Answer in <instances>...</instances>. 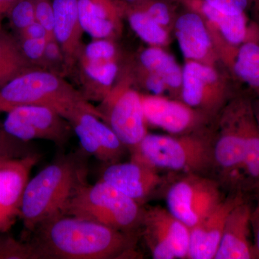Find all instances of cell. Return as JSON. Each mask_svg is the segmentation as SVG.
I'll use <instances>...</instances> for the list:
<instances>
[{
	"instance_id": "obj_32",
	"label": "cell",
	"mask_w": 259,
	"mask_h": 259,
	"mask_svg": "<svg viewBox=\"0 0 259 259\" xmlns=\"http://www.w3.org/2000/svg\"><path fill=\"white\" fill-rule=\"evenodd\" d=\"M48 37H26L23 38L22 44H20L24 55L29 61H37L41 59L45 52Z\"/></svg>"
},
{
	"instance_id": "obj_20",
	"label": "cell",
	"mask_w": 259,
	"mask_h": 259,
	"mask_svg": "<svg viewBox=\"0 0 259 259\" xmlns=\"http://www.w3.org/2000/svg\"><path fill=\"white\" fill-rule=\"evenodd\" d=\"M203 18L217 27L221 35L231 46H240L247 36L245 13L231 14L213 8L202 0H182Z\"/></svg>"
},
{
	"instance_id": "obj_14",
	"label": "cell",
	"mask_w": 259,
	"mask_h": 259,
	"mask_svg": "<svg viewBox=\"0 0 259 259\" xmlns=\"http://www.w3.org/2000/svg\"><path fill=\"white\" fill-rule=\"evenodd\" d=\"M245 198L243 192H235L226 199H223L212 212L190 228L187 258L214 259L228 215L232 209Z\"/></svg>"
},
{
	"instance_id": "obj_8",
	"label": "cell",
	"mask_w": 259,
	"mask_h": 259,
	"mask_svg": "<svg viewBox=\"0 0 259 259\" xmlns=\"http://www.w3.org/2000/svg\"><path fill=\"white\" fill-rule=\"evenodd\" d=\"M222 200L218 184L198 174H187L172 184L166 197L167 209L190 228L202 221Z\"/></svg>"
},
{
	"instance_id": "obj_6",
	"label": "cell",
	"mask_w": 259,
	"mask_h": 259,
	"mask_svg": "<svg viewBox=\"0 0 259 259\" xmlns=\"http://www.w3.org/2000/svg\"><path fill=\"white\" fill-rule=\"evenodd\" d=\"M6 114L2 128L19 141L47 140L64 147L71 137L73 129L69 121L51 107L23 105Z\"/></svg>"
},
{
	"instance_id": "obj_19",
	"label": "cell",
	"mask_w": 259,
	"mask_h": 259,
	"mask_svg": "<svg viewBox=\"0 0 259 259\" xmlns=\"http://www.w3.org/2000/svg\"><path fill=\"white\" fill-rule=\"evenodd\" d=\"M54 38L68 61L76 55L82 29L79 23L78 0H54Z\"/></svg>"
},
{
	"instance_id": "obj_12",
	"label": "cell",
	"mask_w": 259,
	"mask_h": 259,
	"mask_svg": "<svg viewBox=\"0 0 259 259\" xmlns=\"http://www.w3.org/2000/svg\"><path fill=\"white\" fill-rule=\"evenodd\" d=\"M81 150L105 164L120 161L127 148L107 124L93 112L82 110L69 120Z\"/></svg>"
},
{
	"instance_id": "obj_7",
	"label": "cell",
	"mask_w": 259,
	"mask_h": 259,
	"mask_svg": "<svg viewBox=\"0 0 259 259\" xmlns=\"http://www.w3.org/2000/svg\"><path fill=\"white\" fill-rule=\"evenodd\" d=\"M250 99H234L225 110L221 133L213 146V158L233 187L245 156V122L253 109Z\"/></svg>"
},
{
	"instance_id": "obj_38",
	"label": "cell",
	"mask_w": 259,
	"mask_h": 259,
	"mask_svg": "<svg viewBox=\"0 0 259 259\" xmlns=\"http://www.w3.org/2000/svg\"><path fill=\"white\" fill-rule=\"evenodd\" d=\"M44 55L49 60H56L60 56V48L57 41L51 40V38L48 40L46 47Z\"/></svg>"
},
{
	"instance_id": "obj_37",
	"label": "cell",
	"mask_w": 259,
	"mask_h": 259,
	"mask_svg": "<svg viewBox=\"0 0 259 259\" xmlns=\"http://www.w3.org/2000/svg\"><path fill=\"white\" fill-rule=\"evenodd\" d=\"M20 33H21L23 38H26V37H33V38L48 37V38L51 39L47 30L37 21L34 22L31 25H29L28 28L20 32Z\"/></svg>"
},
{
	"instance_id": "obj_30",
	"label": "cell",
	"mask_w": 259,
	"mask_h": 259,
	"mask_svg": "<svg viewBox=\"0 0 259 259\" xmlns=\"http://www.w3.org/2000/svg\"><path fill=\"white\" fill-rule=\"evenodd\" d=\"M84 55L87 61L91 62L112 61L115 55V48L108 40H95L85 48Z\"/></svg>"
},
{
	"instance_id": "obj_39",
	"label": "cell",
	"mask_w": 259,
	"mask_h": 259,
	"mask_svg": "<svg viewBox=\"0 0 259 259\" xmlns=\"http://www.w3.org/2000/svg\"><path fill=\"white\" fill-rule=\"evenodd\" d=\"M18 0H0V23L5 16H8L10 10Z\"/></svg>"
},
{
	"instance_id": "obj_9",
	"label": "cell",
	"mask_w": 259,
	"mask_h": 259,
	"mask_svg": "<svg viewBox=\"0 0 259 259\" xmlns=\"http://www.w3.org/2000/svg\"><path fill=\"white\" fill-rule=\"evenodd\" d=\"M141 228L153 258H187L190 228L167 208L144 209Z\"/></svg>"
},
{
	"instance_id": "obj_29",
	"label": "cell",
	"mask_w": 259,
	"mask_h": 259,
	"mask_svg": "<svg viewBox=\"0 0 259 259\" xmlns=\"http://www.w3.org/2000/svg\"><path fill=\"white\" fill-rule=\"evenodd\" d=\"M34 152L28 143L19 141L4 133L0 137V163L11 158L23 157Z\"/></svg>"
},
{
	"instance_id": "obj_15",
	"label": "cell",
	"mask_w": 259,
	"mask_h": 259,
	"mask_svg": "<svg viewBox=\"0 0 259 259\" xmlns=\"http://www.w3.org/2000/svg\"><path fill=\"white\" fill-rule=\"evenodd\" d=\"M245 199L230 212L214 259L258 258L252 233V205Z\"/></svg>"
},
{
	"instance_id": "obj_11",
	"label": "cell",
	"mask_w": 259,
	"mask_h": 259,
	"mask_svg": "<svg viewBox=\"0 0 259 259\" xmlns=\"http://www.w3.org/2000/svg\"><path fill=\"white\" fill-rule=\"evenodd\" d=\"M105 110H98L102 118L130 151L148 134L141 95L125 90L107 98Z\"/></svg>"
},
{
	"instance_id": "obj_13",
	"label": "cell",
	"mask_w": 259,
	"mask_h": 259,
	"mask_svg": "<svg viewBox=\"0 0 259 259\" xmlns=\"http://www.w3.org/2000/svg\"><path fill=\"white\" fill-rule=\"evenodd\" d=\"M138 203L144 202L161 185L158 170L137 160L107 164L100 180Z\"/></svg>"
},
{
	"instance_id": "obj_27",
	"label": "cell",
	"mask_w": 259,
	"mask_h": 259,
	"mask_svg": "<svg viewBox=\"0 0 259 259\" xmlns=\"http://www.w3.org/2000/svg\"><path fill=\"white\" fill-rule=\"evenodd\" d=\"M117 66L112 61L91 62L87 61L84 71L89 77L105 88L111 86L117 74Z\"/></svg>"
},
{
	"instance_id": "obj_17",
	"label": "cell",
	"mask_w": 259,
	"mask_h": 259,
	"mask_svg": "<svg viewBox=\"0 0 259 259\" xmlns=\"http://www.w3.org/2000/svg\"><path fill=\"white\" fill-rule=\"evenodd\" d=\"M217 72L208 65L189 60L182 69V97L184 103L193 108H209L219 101V93L212 88Z\"/></svg>"
},
{
	"instance_id": "obj_4",
	"label": "cell",
	"mask_w": 259,
	"mask_h": 259,
	"mask_svg": "<svg viewBox=\"0 0 259 259\" xmlns=\"http://www.w3.org/2000/svg\"><path fill=\"white\" fill-rule=\"evenodd\" d=\"M141 204L105 182L87 184L73 197L63 215L100 223L117 231L134 233L141 228Z\"/></svg>"
},
{
	"instance_id": "obj_5",
	"label": "cell",
	"mask_w": 259,
	"mask_h": 259,
	"mask_svg": "<svg viewBox=\"0 0 259 259\" xmlns=\"http://www.w3.org/2000/svg\"><path fill=\"white\" fill-rule=\"evenodd\" d=\"M131 158L156 169L198 174L212 163L213 146L197 136L146 134L131 150Z\"/></svg>"
},
{
	"instance_id": "obj_24",
	"label": "cell",
	"mask_w": 259,
	"mask_h": 259,
	"mask_svg": "<svg viewBox=\"0 0 259 259\" xmlns=\"http://www.w3.org/2000/svg\"><path fill=\"white\" fill-rule=\"evenodd\" d=\"M233 69L238 79L259 93V44H241L235 54Z\"/></svg>"
},
{
	"instance_id": "obj_40",
	"label": "cell",
	"mask_w": 259,
	"mask_h": 259,
	"mask_svg": "<svg viewBox=\"0 0 259 259\" xmlns=\"http://www.w3.org/2000/svg\"><path fill=\"white\" fill-rule=\"evenodd\" d=\"M256 23L259 25V0H250L249 9Z\"/></svg>"
},
{
	"instance_id": "obj_22",
	"label": "cell",
	"mask_w": 259,
	"mask_h": 259,
	"mask_svg": "<svg viewBox=\"0 0 259 259\" xmlns=\"http://www.w3.org/2000/svg\"><path fill=\"white\" fill-rule=\"evenodd\" d=\"M140 60L148 72L161 78L167 88L174 90L181 88L182 70L175 59L161 48L152 47L145 49Z\"/></svg>"
},
{
	"instance_id": "obj_18",
	"label": "cell",
	"mask_w": 259,
	"mask_h": 259,
	"mask_svg": "<svg viewBox=\"0 0 259 259\" xmlns=\"http://www.w3.org/2000/svg\"><path fill=\"white\" fill-rule=\"evenodd\" d=\"M175 33L186 59L200 61L208 54L210 37L202 15L197 11L187 12L177 19Z\"/></svg>"
},
{
	"instance_id": "obj_21",
	"label": "cell",
	"mask_w": 259,
	"mask_h": 259,
	"mask_svg": "<svg viewBox=\"0 0 259 259\" xmlns=\"http://www.w3.org/2000/svg\"><path fill=\"white\" fill-rule=\"evenodd\" d=\"M32 69L20 44L0 29V88L18 75Z\"/></svg>"
},
{
	"instance_id": "obj_31",
	"label": "cell",
	"mask_w": 259,
	"mask_h": 259,
	"mask_svg": "<svg viewBox=\"0 0 259 259\" xmlns=\"http://www.w3.org/2000/svg\"><path fill=\"white\" fill-rule=\"evenodd\" d=\"M144 10L161 26H166L171 21L169 5L163 0L148 1L145 5Z\"/></svg>"
},
{
	"instance_id": "obj_28",
	"label": "cell",
	"mask_w": 259,
	"mask_h": 259,
	"mask_svg": "<svg viewBox=\"0 0 259 259\" xmlns=\"http://www.w3.org/2000/svg\"><path fill=\"white\" fill-rule=\"evenodd\" d=\"M8 16L13 26L19 31H23L36 21L35 5L30 0H18L10 10Z\"/></svg>"
},
{
	"instance_id": "obj_34",
	"label": "cell",
	"mask_w": 259,
	"mask_h": 259,
	"mask_svg": "<svg viewBox=\"0 0 259 259\" xmlns=\"http://www.w3.org/2000/svg\"><path fill=\"white\" fill-rule=\"evenodd\" d=\"M216 9L231 13L240 14L245 13L249 9L250 0H202Z\"/></svg>"
},
{
	"instance_id": "obj_1",
	"label": "cell",
	"mask_w": 259,
	"mask_h": 259,
	"mask_svg": "<svg viewBox=\"0 0 259 259\" xmlns=\"http://www.w3.org/2000/svg\"><path fill=\"white\" fill-rule=\"evenodd\" d=\"M134 233L74 216L59 215L39 224L26 240L36 259L122 258L134 254Z\"/></svg>"
},
{
	"instance_id": "obj_33",
	"label": "cell",
	"mask_w": 259,
	"mask_h": 259,
	"mask_svg": "<svg viewBox=\"0 0 259 259\" xmlns=\"http://www.w3.org/2000/svg\"><path fill=\"white\" fill-rule=\"evenodd\" d=\"M35 20L47 30L49 37L54 36V9L52 5L47 1H40L35 5Z\"/></svg>"
},
{
	"instance_id": "obj_36",
	"label": "cell",
	"mask_w": 259,
	"mask_h": 259,
	"mask_svg": "<svg viewBox=\"0 0 259 259\" xmlns=\"http://www.w3.org/2000/svg\"><path fill=\"white\" fill-rule=\"evenodd\" d=\"M146 88L152 95L161 96L162 94L166 91L167 86L163 80L157 75L149 73L146 80Z\"/></svg>"
},
{
	"instance_id": "obj_35",
	"label": "cell",
	"mask_w": 259,
	"mask_h": 259,
	"mask_svg": "<svg viewBox=\"0 0 259 259\" xmlns=\"http://www.w3.org/2000/svg\"><path fill=\"white\" fill-rule=\"evenodd\" d=\"M254 204L251 207V228L257 258H259V190L253 192Z\"/></svg>"
},
{
	"instance_id": "obj_26",
	"label": "cell",
	"mask_w": 259,
	"mask_h": 259,
	"mask_svg": "<svg viewBox=\"0 0 259 259\" xmlns=\"http://www.w3.org/2000/svg\"><path fill=\"white\" fill-rule=\"evenodd\" d=\"M0 259H36L28 240L17 239L8 233L0 234Z\"/></svg>"
},
{
	"instance_id": "obj_3",
	"label": "cell",
	"mask_w": 259,
	"mask_h": 259,
	"mask_svg": "<svg viewBox=\"0 0 259 259\" xmlns=\"http://www.w3.org/2000/svg\"><path fill=\"white\" fill-rule=\"evenodd\" d=\"M51 107L68 121L81 110L101 118L84 95L53 73L30 69L0 88V115L23 105Z\"/></svg>"
},
{
	"instance_id": "obj_25",
	"label": "cell",
	"mask_w": 259,
	"mask_h": 259,
	"mask_svg": "<svg viewBox=\"0 0 259 259\" xmlns=\"http://www.w3.org/2000/svg\"><path fill=\"white\" fill-rule=\"evenodd\" d=\"M129 23L134 32L150 45L159 47L166 42L168 35L164 27L156 23L144 10L131 13Z\"/></svg>"
},
{
	"instance_id": "obj_42",
	"label": "cell",
	"mask_w": 259,
	"mask_h": 259,
	"mask_svg": "<svg viewBox=\"0 0 259 259\" xmlns=\"http://www.w3.org/2000/svg\"><path fill=\"white\" fill-rule=\"evenodd\" d=\"M258 100H257V101H258L259 102V93H258Z\"/></svg>"
},
{
	"instance_id": "obj_23",
	"label": "cell",
	"mask_w": 259,
	"mask_h": 259,
	"mask_svg": "<svg viewBox=\"0 0 259 259\" xmlns=\"http://www.w3.org/2000/svg\"><path fill=\"white\" fill-rule=\"evenodd\" d=\"M78 7L79 23L83 31L98 39L105 38L113 31V22L103 3L96 0H78Z\"/></svg>"
},
{
	"instance_id": "obj_2",
	"label": "cell",
	"mask_w": 259,
	"mask_h": 259,
	"mask_svg": "<svg viewBox=\"0 0 259 259\" xmlns=\"http://www.w3.org/2000/svg\"><path fill=\"white\" fill-rule=\"evenodd\" d=\"M88 156L82 150L60 155L29 180L22 199L23 239L40 223L63 215L73 197L89 183Z\"/></svg>"
},
{
	"instance_id": "obj_16",
	"label": "cell",
	"mask_w": 259,
	"mask_h": 259,
	"mask_svg": "<svg viewBox=\"0 0 259 259\" xmlns=\"http://www.w3.org/2000/svg\"><path fill=\"white\" fill-rule=\"evenodd\" d=\"M146 122L168 134L182 135L192 128L196 116L185 103L156 95H141Z\"/></svg>"
},
{
	"instance_id": "obj_10",
	"label": "cell",
	"mask_w": 259,
	"mask_h": 259,
	"mask_svg": "<svg viewBox=\"0 0 259 259\" xmlns=\"http://www.w3.org/2000/svg\"><path fill=\"white\" fill-rule=\"evenodd\" d=\"M40 160V155L32 152L0 163V234L10 232L21 218L24 190Z\"/></svg>"
},
{
	"instance_id": "obj_41",
	"label": "cell",
	"mask_w": 259,
	"mask_h": 259,
	"mask_svg": "<svg viewBox=\"0 0 259 259\" xmlns=\"http://www.w3.org/2000/svg\"><path fill=\"white\" fill-rule=\"evenodd\" d=\"M5 131H3V129L2 127H0V137L4 134Z\"/></svg>"
}]
</instances>
